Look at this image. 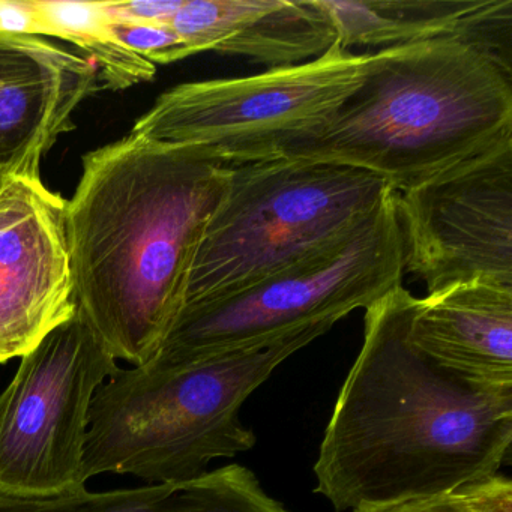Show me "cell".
Here are the masks:
<instances>
[{"label":"cell","instance_id":"6da1fadb","mask_svg":"<svg viewBox=\"0 0 512 512\" xmlns=\"http://www.w3.org/2000/svg\"><path fill=\"white\" fill-rule=\"evenodd\" d=\"M415 296L365 310L364 341L314 464L335 511L458 490L511 461L512 383L461 373L409 337Z\"/></svg>","mask_w":512,"mask_h":512},{"label":"cell","instance_id":"7a4b0ae2","mask_svg":"<svg viewBox=\"0 0 512 512\" xmlns=\"http://www.w3.org/2000/svg\"><path fill=\"white\" fill-rule=\"evenodd\" d=\"M232 166L202 146L130 134L83 157L65 208L77 307L116 359L145 365L184 307Z\"/></svg>","mask_w":512,"mask_h":512},{"label":"cell","instance_id":"3957f363","mask_svg":"<svg viewBox=\"0 0 512 512\" xmlns=\"http://www.w3.org/2000/svg\"><path fill=\"white\" fill-rule=\"evenodd\" d=\"M512 139V76L457 38L388 47L322 130L280 157L382 178L395 193Z\"/></svg>","mask_w":512,"mask_h":512},{"label":"cell","instance_id":"277c9868","mask_svg":"<svg viewBox=\"0 0 512 512\" xmlns=\"http://www.w3.org/2000/svg\"><path fill=\"white\" fill-rule=\"evenodd\" d=\"M335 323L302 326L269 343L181 367L119 368L89 410L86 482L103 473L149 484L190 481L212 460L250 451L256 436L239 419L242 404L278 365Z\"/></svg>","mask_w":512,"mask_h":512},{"label":"cell","instance_id":"5b68a950","mask_svg":"<svg viewBox=\"0 0 512 512\" xmlns=\"http://www.w3.org/2000/svg\"><path fill=\"white\" fill-rule=\"evenodd\" d=\"M391 190L373 173L301 158L232 166L194 253L184 305L247 289L328 250Z\"/></svg>","mask_w":512,"mask_h":512},{"label":"cell","instance_id":"8992f818","mask_svg":"<svg viewBox=\"0 0 512 512\" xmlns=\"http://www.w3.org/2000/svg\"><path fill=\"white\" fill-rule=\"evenodd\" d=\"M394 190L355 232L247 289L182 307L146 367L199 359L277 340L302 326L344 319L403 286L404 239Z\"/></svg>","mask_w":512,"mask_h":512},{"label":"cell","instance_id":"52a82bcc","mask_svg":"<svg viewBox=\"0 0 512 512\" xmlns=\"http://www.w3.org/2000/svg\"><path fill=\"white\" fill-rule=\"evenodd\" d=\"M368 62L370 55L337 41L305 64L184 83L161 94L131 134L202 146L229 166L280 157L332 121L361 85Z\"/></svg>","mask_w":512,"mask_h":512},{"label":"cell","instance_id":"ba28073f","mask_svg":"<svg viewBox=\"0 0 512 512\" xmlns=\"http://www.w3.org/2000/svg\"><path fill=\"white\" fill-rule=\"evenodd\" d=\"M118 370L79 307L23 356L0 392V494L55 496L86 487L89 410Z\"/></svg>","mask_w":512,"mask_h":512},{"label":"cell","instance_id":"9c48e42d","mask_svg":"<svg viewBox=\"0 0 512 512\" xmlns=\"http://www.w3.org/2000/svg\"><path fill=\"white\" fill-rule=\"evenodd\" d=\"M395 194L406 272L428 295L472 280L512 287V139Z\"/></svg>","mask_w":512,"mask_h":512},{"label":"cell","instance_id":"30bf717a","mask_svg":"<svg viewBox=\"0 0 512 512\" xmlns=\"http://www.w3.org/2000/svg\"><path fill=\"white\" fill-rule=\"evenodd\" d=\"M67 200L41 178L0 185V364L23 358L74 316Z\"/></svg>","mask_w":512,"mask_h":512},{"label":"cell","instance_id":"8fae6325","mask_svg":"<svg viewBox=\"0 0 512 512\" xmlns=\"http://www.w3.org/2000/svg\"><path fill=\"white\" fill-rule=\"evenodd\" d=\"M101 91L94 65L37 35L0 32V173L41 178L44 155Z\"/></svg>","mask_w":512,"mask_h":512},{"label":"cell","instance_id":"7c38bea8","mask_svg":"<svg viewBox=\"0 0 512 512\" xmlns=\"http://www.w3.org/2000/svg\"><path fill=\"white\" fill-rule=\"evenodd\" d=\"M169 25L193 55L241 56L268 70L313 61L337 43L317 0H184Z\"/></svg>","mask_w":512,"mask_h":512},{"label":"cell","instance_id":"4fadbf2b","mask_svg":"<svg viewBox=\"0 0 512 512\" xmlns=\"http://www.w3.org/2000/svg\"><path fill=\"white\" fill-rule=\"evenodd\" d=\"M343 49L457 38L491 59L512 47V0H317Z\"/></svg>","mask_w":512,"mask_h":512},{"label":"cell","instance_id":"5bb4252c","mask_svg":"<svg viewBox=\"0 0 512 512\" xmlns=\"http://www.w3.org/2000/svg\"><path fill=\"white\" fill-rule=\"evenodd\" d=\"M409 337L461 373L512 383V287L472 280L416 299Z\"/></svg>","mask_w":512,"mask_h":512},{"label":"cell","instance_id":"9a60e30c","mask_svg":"<svg viewBox=\"0 0 512 512\" xmlns=\"http://www.w3.org/2000/svg\"><path fill=\"white\" fill-rule=\"evenodd\" d=\"M0 512H290L239 464L197 478L127 490L76 488L55 496L0 494Z\"/></svg>","mask_w":512,"mask_h":512},{"label":"cell","instance_id":"2e32d148","mask_svg":"<svg viewBox=\"0 0 512 512\" xmlns=\"http://www.w3.org/2000/svg\"><path fill=\"white\" fill-rule=\"evenodd\" d=\"M41 20V37L68 41L86 53L94 65L101 89L121 91L151 82L157 67L134 55L110 29L104 2L35 0Z\"/></svg>","mask_w":512,"mask_h":512},{"label":"cell","instance_id":"e0dca14e","mask_svg":"<svg viewBox=\"0 0 512 512\" xmlns=\"http://www.w3.org/2000/svg\"><path fill=\"white\" fill-rule=\"evenodd\" d=\"M509 484L508 478L496 475L458 490L362 506L353 512H490Z\"/></svg>","mask_w":512,"mask_h":512},{"label":"cell","instance_id":"ac0fdd59","mask_svg":"<svg viewBox=\"0 0 512 512\" xmlns=\"http://www.w3.org/2000/svg\"><path fill=\"white\" fill-rule=\"evenodd\" d=\"M113 35L134 55L152 65H169L193 56L190 46L166 23L110 22Z\"/></svg>","mask_w":512,"mask_h":512},{"label":"cell","instance_id":"d6986e66","mask_svg":"<svg viewBox=\"0 0 512 512\" xmlns=\"http://www.w3.org/2000/svg\"><path fill=\"white\" fill-rule=\"evenodd\" d=\"M110 19L133 23H166L169 25L184 0H130L104 2Z\"/></svg>","mask_w":512,"mask_h":512},{"label":"cell","instance_id":"ffe728a7","mask_svg":"<svg viewBox=\"0 0 512 512\" xmlns=\"http://www.w3.org/2000/svg\"><path fill=\"white\" fill-rule=\"evenodd\" d=\"M0 32L41 37L35 0H0Z\"/></svg>","mask_w":512,"mask_h":512},{"label":"cell","instance_id":"44dd1931","mask_svg":"<svg viewBox=\"0 0 512 512\" xmlns=\"http://www.w3.org/2000/svg\"><path fill=\"white\" fill-rule=\"evenodd\" d=\"M490 512H512V484L499 494Z\"/></svg>","mask_w":512,"mask_h":512},{"label":"cell","instance_id":"7402d4cb","mask_svg":"<svg viewBox=\"0 0 512 512\" xmlns=\"http://www.w3.org/2000/svg\"><path fill=\"white\" fill-rule=\"evenodd\" d=\"M2 181H4V176H2V173H0V185H2Z\"/></svg>","mask_w":512,"mask_h":512}]
</instances>
